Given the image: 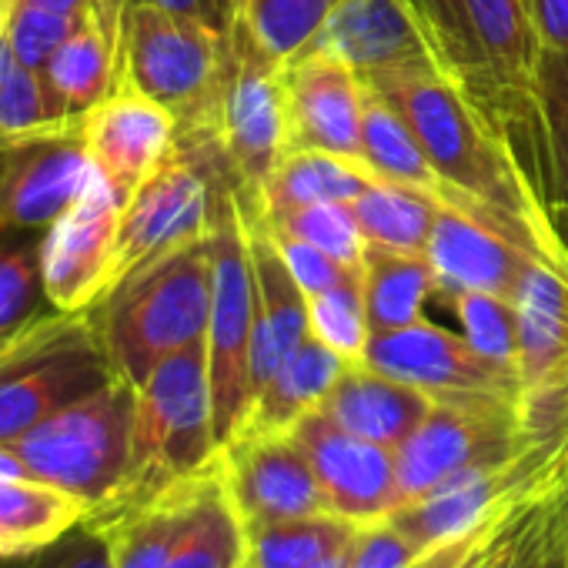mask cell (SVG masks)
Returning <instances> with one entry per match:
<instances>
[{"label":"cell","mask_w":568,"mask_h":568,"mask_svg":"<svg viewBox=\"0 0 568 568\" xmlns=\"http://www.w3.org/2000/svg\"><path fill=\"white\" fill-rule=\"evenodd\" d=\"M415 128L445 201L475 207L511 237L568 274V254L551 227L548 201L518 138L481 104H475L438 68H412L368 81Z\"/></svg>","instance_id":"cell-1"},{"label":"cell","mask_w":568,"mask_h":568,"mask_svg":"<svg viewBox=\"0 0 568 568\" xmlns=\"http://www.w3.org/2000/svg\"><path fill=\"white\" fill-rule=\"evenodd\" d=\"M435 68L525 144L531 161L538 31L528 0H412Z\"/></svg>","instance_id":"cell-2"},{"label":"cell","mask_w":568,"mask_h":568,"mask_svg":"<svg viewBox=\"0 0 568 568\" xmlns=\"http://www.w3.org/2000/svg\"><path fill=\"white\" fill-rule=\"evenodd\" d=\"M211 315V234L141 271L91 308L108 358L141 385L168 355L204 342Z\"/></svg>","instance_id":"cell-3"},{"label":"cell","mask_w":568,"mask_h":568,"mask_svg":"<svg viewBox=\"0 0 568 568\" xmlns=\"http://www.w3.org/2000/svg\"><path fill=\"white\" fill-rule=\"evenodd\" d=\"M217 458L214 405L204 342L168 355L138 385L131 471L124 488L91 515H111L148 501L204 471Z\"/></svg>","instance_id":"cell-4"},{"label":"cell","mask_w":568,"mask_h":568,"mask_svg":"<svg viewBox=\"0 0 568 568\" xmlns=\"http://www.w3.org/2000/svg\"><path fill=\"white\" fill-rule=\"evenodd\" d=\"M138 385L114 375L91 395L58 408L8 448L31 478L81 498L91 511L114 501L131 471Z\"/></svg>","instance_id":"cell-5"},{"label":"cell","mask_w":568,"mask_h":568,"mask_svg":"<svg viewBox=\"0 0 568 568\" xmlns=\"http://www.w3.org/2000/svg\"><path fill=\"white\" fill-rule=\"evenodd\" d=\"M91 312H44L0 342V445L114 378Z\"/></svg>","instance_id":"cell-6"},{"label":"cell","mask_w":568,"mask_h":568,"mask_svg":"<svg viewBox=\"0 0 568 568\" xmlns=\"http://www.w3.org/2000/svg\"><path fill=\"white\" fill-rule=\"evenodd\" d=\"M178 134L207 141L227 164L237 197H254L277 161L292 151L288 64L264 54L231 24L211 118L204 128Z\"/></svg>","instance_id":"cell-7"},{"label":"cell","mask_w":568,"mask_h":568,"mask_svg":"<svg viewBox=\"0 0 568 568\" xmlns=\"http://www.w3.org/2000/svg\"><path fill=\"white\" fill-rule=\"evenodd\" d=\"M227 31L204 21L128 0L121 21V81L154 98L178 118V131L207 124L221 71Z\"/></svg>","instance_id":"cell-8"},{"label":"cell","mask_w":568,"mask_h":568,"mask_svg":"<svg viewBox=\"0 0 568 568\" xmlns=\"http://www.w3.org/2000/svg\"><path fill=\"white\" fill-rule=\"evenodd\" d=\"M251 335H254V271L237 191L217 197L211 227V315H207V378L217 448L241 425L251 402Z\"/></svg>","instance_id":"cell-9"},{"label":"cell","mask_w":568,"mask_h":568,"mask_svg":"<svg viewBox=\"0 0 568 568\" xmlns=\"http://www.w3.org/2000/svg\"><path fill=\"white\" fill-rule=\"evenodd\" d=\"M224 191H234L224 168L201 148L178 141L168 161L124 201L114 288L134 271L204 241L214 227L217 197Z\"/></svg>","instance_id":"cell-10"},{"label":"cell","mask_w":568,"mask_h":568,"mask_svg":"<svg viewBox=\"0 0 568 568\" xmlns=\"http://www.w3.org/2000/svg\"><path fill=\"white\" fill-rule=\"evenodd\" d=\"M531 445L511 395L432 398L422 425L395 448L398 495L412 501L435 485L481 465H498Z\"/></svg>","instance_id":"cell-11"},{"label":"cell","mask_w":568,"mask_h":568,"mask_svg":"<svg viewBox=\"0 0 568 568\" xmlns=\"http://www.w3.org/2000/svg\"><path fill=\"white\" fill-rule=\"evenodd\" d=\"M124 201L98 174L88 191L41 231V277L48 308L81 315L114 288V254Z\"/></svg>","instance_id":"cell-12"},{"label":"cell","mask_w":568,"mask_h":568,"mask_svg":"<svg viewBox=\"0 0 568 568\" xmlns=\"http://www.w3.org/2000/svg\"><path fill=\"white\" fill-rule=\"evenodd\" d=\"M217 465L244 531L328 511L312 458L295 432L237 428L217 448Z\"/></svg>","instance_id":"cell-13"},{"label":"cell","mask_w":568,"mask_h":568,"mask_svg":"<svg viewBox=\"0 0 568 568\" xmlns=\"http://www.w3.org/2000/svg\"><path fill=\"white\" fill-rule=\"evenodd\" d=\"M372 368L432 395V398H455V395H511L518 398V375L488 362L471 342L458 332H448L428 318L372 335L365 358Z\"/></svg>","instance_id":"cell-14"},{"label":"cell","mask_w":568,"mask_h":568,"mask_svg":"<svg viewBox=\"0 0 568 568\" xmlns=\"http://www.w3.org/2000/svg\"><path fill=\"white\" fill-rule=\"evenodd\" d=\"M81 141L108 187L128 201L174 151L178 118L121 81L81 118Z\"/></svg>","instance_id":"cell-15"},{"label":"cell","mask_w":568,"mask_h":568,"mask_svg":"<svg viewBox=\"0 0 568 568\" xmlns=\"http://www.w3.org/2000/svg\"><path fill=\"white\" fill-rule=\"evenodd\" d=\"M305 445L328 511L368 525L402 505L395 448L375 445L335 425L325 412H312L295 425Z\"/></svg>","instance_id":"cell-16"},{"label":"cell","mask_w":568,"mask_h":568,"mask_svg":"<svg viewBox=\"0 0 568 568\" xmlns=\"http://www.w3.org/2000/svg\"><path fill=\"white\" fill-rule=\"evenodd\" d=\"M425 257L435 267L438 295L491 292L511 302H515V292L525 271L535 261H548L528 244H521L518 237H511L495 221L455 201L442 204Z\"/></svg>","instance_id":"cell-17"},{"label":"cell","mask_w":568,"mask_h":568,"mask_svg":"<svg viewBox=\"0 0 568 568\" xmlns=\"http://www.w3.org/2000/svg\"><path fill=\"white\" fill-rule=\"evenodd\" d=\"M98 178L78 134L0 151V231H44Z\"/></svg>","instance_id":"cell-18"},{"label":"cell","mask_w":568,"mask_h":568,"mask_svg":"<svg viewBox=\"0 0 568 568\" xmlns=\"http://www.w3.org/2000/svg\"><path fill=\"white\" fill-rule=\"evenodd\" d=\"M305 51L332 54L365 81L412 68H435L412 0H335Z\"/></svg>","instance_id":"cell-19"},{"label":"cell","mask_w":568,"mask_h":568,"mask_svg":"<svg viewBox=\"0 0 568 568\" xmlns=\"http://www.w3.org/2000/svg\"><path fill=\"white\" fill-rule=\"evenodd\" d=\"M368 81L322 51H302L288 61L292 151H328L362 161V118Z\"/></svg>","instance_id":"cell-20"},{"label":"cell","mask_w":568,"mask_h":568,"mask_svg":"<svg viewBox=\"0 0 568 568\" xmlns=\"http://www.w3.org/2000/svg\"><path fill=\"white\" fill-rule=\"evenodd\" d=\"M241 217H244L251 271H254V335H251V398H254L267 385V378L284 365V358L312 335V325H308V295L292 277L288 264L281 261V251L271 231L264 227L261 214L241 207Z\"/></svg>","instance_id":"cell-21"},{"label":"cell","mask_w":568,"mask_h":568,"mask_svg":"<svg viewBox=\"0 0 568 568\" xmlns=\"http://www.w3.org/2000/svg\"><path fill=\"white\" fill-rule=\"evenodd\" d=\"M428 408L432 395L372 368L368 362H348L318 412L358 438L398 448L422 425Z\"/></svg>","instance_id":"cell-22"},{"label":"cell","mask_w":568,"mask_h":568,"mask_svg":"<svg viewBox=\"0 0 568 568\" xmlns=\"http://www.w3.org/2000/svg\"><path fill=\"white\" fill-rule=\"evenodd\" d=\"M128 0H98L71 38L54 51L48 81L61 101L84 118L121 84V21Z\"/></svg>","instance_id":"cell-23"},{"label":"cell","mask_w":568,"mask_h":568,"mask_svg":"<svg viewBox=\"0 0 568 568\" xmlns=\"http://www.w3.org/2000/svg\"><path fill=\"white\" fill-rule=\"evenodd\" d=\"M372 181H378L362 161L328 154V151H288L267 181L257 187L254 197H237L241 207L257 211L261 217L274 221L298 207L325 204V201H355Z\"/></svg>","instance_id":"cell-24"},{"label":"cell","mask_w":568,"mask_h":568,"mask_svg":"<svg viewBox=\"0 0 568 568\" xmlns=\"http://www.w3.org/2000/svg\"><path fill=\"white\" fill-rule=\"evenodd\" d=\"M345 358L332 352L325 342L308 335L284 365L267 378V385L251 398L247 415L241 418L237 428H254V432H295V425L318 412L335 388V382L345 372ZM234 428V432H237Z\"/></svg>","instance_id":"cell-25"},{"label":"cell","mask_w":568,"mask_h":568,"mask_svg":"<svg viewBox=\"0 0 568 568\" xmlns=\"http://www.w3.org/2000/svg\"><path fill=\"white\" fill-rule=\"evenodd\" d=\"M81 118L61 101L44 71L18 61L8 41H0V151L78 134Z\"/></svg>","instance_id":"cell-26"},{"label":"cell","mask_w":568,"mask_h":568,"mask_svg":"<svg viewBox=\"0 0 568 568\" xmlns=\"http://www.w3.org/2000/svg\"><path fill=\"white\" fill-rule=\"evenodd\" d=\"M244 528L227 498L217 458L197 475L194 498L164 568H241Z\"/></svg>","instance_id":"cell-27"},{"label":"cell","mask_w":568,"mask_h":568,"mask_svg":"<svg viewBox=\"0 0 568 568\" xmlns=\"http://www.w3.org/2000/svg\"><path fill=\"white\" fill-rule=\"evenodd\" d=\"M197 475L171 485L168 491H161L148 501L128 505L111 515H94L111 528L114 568H164L168 565V558L178 545V535L184 528Z\"/></svg>","instance_id":"cell-28"},{"label":"cell","mask_w":568,"mask_h":568,"mask_svg":"<svg viewBox=\"0 0 568 568\" xmlns=\"http://www.w3.org/2000/svg\"><path fill=\"white\" fill-rule=\"evenodd\" d=\"M362 164L382 181H395V184L425 191L438 201L445 197V184L435 174L428 151L418 141L415 128L372 84H368L365 118H362Z\"/></svg>","instance_id":"cell-29"},{"label":"cell","mask_w":568,"mask_h":568,"mask_svg":"<svg viewBox=\"0 0 568 568\" xmlns=\"http://www.w3.org/2000/svg\"><path fill=\"white\" fill-rule=\"evenodd\" d=\"M88 515L91 508L81 498L54 485L31 475H0V558L48 545Z\"/></svg>","instance_id":"cell-30"},{"label":"cell","mask_w":568,"mask_h":568,"mask_svg":"<svg viewBox=\"0 0 568 568\" xmlns=\"http://www.w3.org/2000/svg\"><path fill=\"white\" fill-rule=\"evenodd\" d=\"M565 488L568 481L505 515L475 568H565Z\"/></svg>","instance_id":"cell-31"},{"label":"cell","mask_w":568,"mask_h":568,"mask_svg":"<svg viewBox=\"0 0 568 568\" xmlns=\"http://www.w3.org/2000/svg\"><path fill=\"white\" fill-rule=\"evenodd\" d=\"M372 335L398 332L425 318V305L438 295V277L425 254H395L368 247L362 264Z\"/></svg>","instance_id":"cell-32"},{"label":"cell","mask_w":568,"mask_h":568,"mask_svg":"<svg viewBox=\"0 0 568 568\" xmlns=\"http://www.w3.org/2000/svg\"><path fill=\"white\" fill-rule=\"evenodd\" d=\"M531 161L548 204L568 197V51H541L535 68Z\"/></svg>","instance_id":"cell-33"},{"label":"cell","mask_w":568,"mask_h":568,"mask_svg":"<svg viewBox=\"0 0 568 568\" xmlns=\"http://www.w3.org/2000/svg\"><path fill=\"white\" fill-rule=\"evenodd\" d=\"M352 207L368 237V247L395 254H425L442 201L425 191L378 178L352 201Z\"/></svg>","instance_id":"cell-34"},{"label":"cell","mask_w":568,"mask_h":568,"mask_svg":"<svg viewBox=\"0 0 568 568\" xmlns=\"http://www.w3.org/2000/svg\"><path fill=\"white\" fill-rule=\"evenodd\" d=\"M358 528V521H348L335 511H318L244 531L241 568H312L315 561L352 541Z\"/></svg>","instance_id":"cell-35"},{"label":"cell","mask_w":568,"mask_h":568,"mask_svg":"<svg viewBox=\"0 0 568 568\" xmlns=\"http://www.w3.org/2000/svg\"><path fill=\"white\" fill-rule=\"evenodd\" d=\"M332 8L335 0H231V24L264 54L288 64L312 44Z\"/></svg>","instance_id":"cell-36"},{"label":"cell","mask_w":568,"mask_h":568,"mask_svg":"<svg viewBox=\"0 0 568 568\" xmlns=\"http://www.w3.org/2000/svg\"><path fill=\"white\" fill-rule=\"evenodd\" d=\"M308 325L318 342L338 352L345 362H362L372 342V322L365 305V281L362 267L352 271L335 288L308 298Z\"/></svg>","instance_id":"cell-37"},{"label":"cell","mask_w":568,"mask_h":568,"mask_svg":"<svg viewBox=\"0 0 568 568\" xmlns=\"http://www.w3.org/2000/svg\"><path fill=\"white\" fill-rule=\"evenodd\" d=\"M264 224L315 244L318 251H325L328 257H335L345 267H362L368 257V237L358 224L352 201H325V204L298 207V211L274 217V221L264 217Z\"/></svg>","instance_id":"cell-38"},{"label":"cell","mask_w":568,"mask_h":568,"mask_svg":"<svg viewBox=\"0 0 568 568\" xmlns=\"http://www.w3.org/2000/svg\"><path fill=\"white\" fill-rule=\"evenodd\" d=\"M41 237L0 244V342L44 315Z\"/></svg>","instance_id":"cell-39"},{"label":"cell","mask_w":568,"mask_h":568,"mask_svg":"<svg viewBox=\"0 0 568 568\" xmlns=\"http://www.w3.org/2000/svg\"><path fill=\"white\" fill-rule=\"evenodd\" d=\"M462 322V335L488 362L515 372L518 362V312L511 298L491 292H455L445 295Z\"/></svg>","instance_id":"cell-40"},{"label":"cell","mask_w":568,"mask_h":568,"mask_svg":"<svg viewBox=\"0 0 568 568\" xmlns=\"http://www.w3.org/2000/svg\"><path fill=\"white\" fill-rule=\"evenodd\" d=\"M0 568H114V538L101 518L88 515L48 545L4 555Z\"/></svg>","instance_id":"cell-41"},{"label":"cell","mask_w":568,"mask_h":568,"mask_svg":"<svg viewBox=\"0 0 568 568\" xmlns=\"http://www.w3.org/2000/svg\"><path fill=\"white\" fill-rule=\"evenodd\" d=\"M84 18V14H81ZM78 14H58V11H44L34 4H21L14 0L11 11V24H8V44L18 54L21 64L34 68V71H48L54 51L71 38V31L81 24Z\"/></svg>","instance_id":"cell-42"},{"label":"cell","mask_w":568,"mask_h":568,"mask_svg":"<svg viewBox=\"0 0 568 568\" xmlns=\"http://www.w3.org/2000/svg\"><path fill=\"white\" fill-rule=\"evenodd\" d=\"M251 211V207H247ZM257 214V211H254ZM264 221V217H261ZM267 227V224H264ZM271 231V237H274V244H277V251H281V261L288 264V271H292V277L302 284V292L312 298V295H322V292H328V288H335L338 281H345L352 271H358V267H345V264H338L335 257H328L325 251H318L315 244H308V241H302V237H292V234H284V231H274V227H267Z\"/></svg>","instance_id":"cell-43"},{"label":"cell","mask_w":568,"mask_h":568,"mask_svg":"<svg viewBox=\"0 0 568 568\" xmlns=\"http://www.w3.org/2000/svg\"><path fill=\"white\" fill-rule=\"evenodd\" d=\"M425 551L388 518L362 525L348 568H412Z\"/></svg>","instance_id":"cell-44"},{"label":"cell","mask_w":568,"mask_h":568,"mask_svg":"<svg viewBox=\"0 0 568 568\" xmlns=\"http://www.w3.org/2000/svg\"><path fill=\"white\" fill-rule=\"evenodd\" d=\"M501 521H505V518H501ZM501 521H498V525H501ZM498 525H491V528H485V531H478V535H465V538L445 541V545L425 551L412 568H475V561L481 558V551H485V545H488V538L495 535Z\"/></svg>","instance_id":"cell-45"},{"label":"cell","mask_w":568,"mask_h":568,"mask_svg":"<svg viewBox=\"0 0 568 568\" xmlns=\"http://www.w3.org/2000/svg\"><path fill=\"white\" fill-rule=\"evenodd\" d=\"M541 51H568V0H528Z\"/></svg>","instance_id":"cell-46"},{"label":"cell","mask_w":568,"mask_h":568,"mask_svg":"<svg viewBox=\"0 0 568 568\" xmlns=\"http://www.w3.org/2000/svg\"><path fill=\"white\" fill-rule=\"evenodd\" d=\"M148 4L204 21L217 31H227V24H231V0H148Z\"/></svg>","instance_id":"cell-47"},{"label":"cell","mask_w":568,"mask_h":568,"mask_svg":"<svg viewBox=\"0 0 568 568\" xmlns=\"http://www.w3.org/2000/svg\"><path fill=\"white\" fill-rule=\"evenodd\" d=\"M21 4H34V8H44V11H58V14H88L98 0H21Z\"/></svg>","instance_id":"cell-48"},{"label":"cell","mask_w":568,"mask_h":568,"mask_svg":"<svg viewBox=\"0 0 568 568\" xmlns=\"http://www.w3.org/2000/svg\"><path fill=\"white\" fill-rule=\"evenodd\" d=\"M548 217H551V227H555V234H558V241H561V247L568 254V197L548 204Z\"/></svg>","instance_id":"cell-49"},{"label":"cell","mask_w":568,"mask_h":568,"mask_svg":"<svg viewBox=\"0 0 568 568\" xmlns=\"http://www.w3.org/2000/svg\"><path fill=\"white\" fill-rule=\"evenodd\" d=\"M362 531V528H358ZM358 538V535H355ZM355 538L352 541H345L342 548H335L332 555H325L322 561H315L312 568H348L352 565V551H355Z\"/></svg>","instance_id":"cell-50"},{"label":"cell","mask_w":568,"mask_h":568,"mask_svg":"<svg viewBox=\"0 0 568 568\" xmlns=\"http://www.w3.org/2000/svg\"><path fill=\"white\" fill-rule=\"evenodd\" d=\"M11 11H14V0H0V41H4V38H8Z\"/></svg>","instance_id":"cell-51"},{"label":"cell","mask_w":568,"mask_h":568,"mask_svg":"<svg viewBox=\"0 0 568 568\" xmlns=\"http://www.w3.org/2000/svg\"><path fill=\"white\" fill-rule=\"evenodd\" d=\"M561 518H565V568H568V488H565V501H561Z\"/></svg>","instance_id":"cell-52"},{"label":"cell","mask_w":568,"mask_h":568,"mask_svg":"<svg viewBox=\"0 0 568 568\" xmlns=\"http://www.w3.org/2000/svg\"><path fill=\"white\" fill-rule=\"evenodd\" d=\"M565 452H568V448H565Z\"/></svg>","instance_id":"cell-53"}]
</instances>
